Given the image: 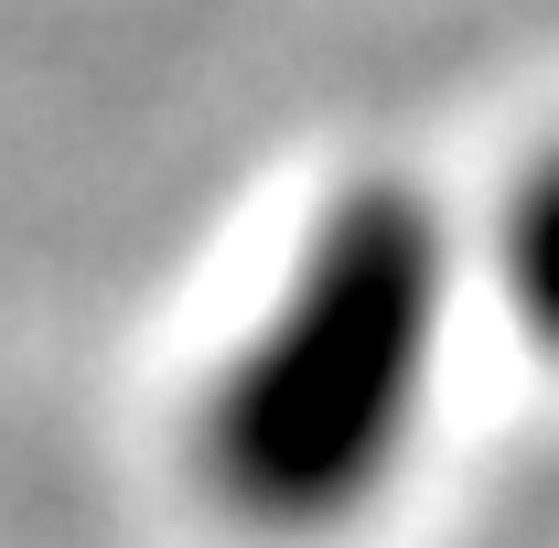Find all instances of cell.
<instances>
[{
    "mask_svg": "<svg viewBox=\"0 0 559 548\" xmlns=\"http://www.w3.org/2000/svg\"><path fill=\"white\" fill-rule=\"evenodd\" d=\"M452 334V226L441 205L366 172L301 226L270 312L237 334L194 409V474L259 538H312L377 505L409 463Z\"/></svg>",
    "mask_w": 559,
    "mask_h": 548,
    "instance_id": "1",
    "label": "cell"
},
{
    "mask_svg": "<svg viewBox=\"0 0 559 548\" xmlns=\"http://www.w3.org/2000/svg\"><path fill=\"white\" fill-rule=\"evenodd\" d=\"M495 259H506V301H516V323L559 355V151L516 183V205L495 226Z\"/></svg>",
    "mask_w": 559,
    "mask_h": 548,
    "instance_id": "2",
    "label": "cell"
}]
</instances>
